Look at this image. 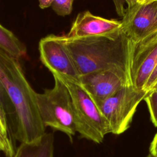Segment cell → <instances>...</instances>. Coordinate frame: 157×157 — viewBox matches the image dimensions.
<instances>
[{
    "instance_id": "44dd1931",
    "label": "cell",
    "mask_w": 157,
    "mask_h": 157,
    "mask_svg": "<svg viewBox=\"0 0 157 157\" xmlns=\"http://www.w3.org/2000/svg\"><path fill=\"white\" fill-rule=\"evenodd\" d=\"M147 157H156V156H153V155H151V153H149V154L147 155Z\"/></svg>"
},
{
    "instance_id": "3957f363",
    "label": "cell",
    "mask_w": 157,
    "mask_h": 157,
    "mask_svg": "<svg viewBox=\"0 0 157 157\" xmlns=\"http://www.w3.org/2000/svg\"><path fill=\"white\" fill-rule=\"evenodd\" d=\"M67 88L71 97L76 128L82 138L101 144L110 133L109 124L96 104L81 85L79 81L53 74Z\"/></svg>"
},
{
    "instance_id": "9a60e30c",
    "label": "cell",
    "mask_w": 157,
    "mask_h": 157,
    "mask_svg": "<svg viewBox=\"0 0 157 157\" xmlns=\"http://www.w3.org/2000/svg\"><path fill=\"white\" fill-rule=\"evenodd\" d=\"M0 107L6 112L9 111L11 107L10 102L5 93L3 88L0 84Z\"/></svg>"
},
{
    "instance_id": "2e32d148",
    "label": "cell",
    "mask_w": 157,
    "mask_h": 157,
    "mask_svg": "<svg viewBox=\"0 0 157 157\" xmlns=\"http://www.w3.org/2000/svg\"><path fill=\"white\" fill-rule=\"evenodd\" d=\"M157 82V64L154 69L153 71L151 74L149 78L148 79L145 86L144 87V90L149 92L154 86L155 84Z\"/></svg>"
},
{
    "instance_id": "8992f818",
    "label": "cell",
    "mask_w": 157,
    "mask_h": 157,
    "mask_svg": "<svg viewBox=\"0 0 157 157\" xmlns=\"http://www.w3.org/2000/svg\"><path fill=\"white\" fill-rule=\"evenodd\" d=\"M122 29L128 37L138 44L157 34V1L136 4L123 13Z\"/></svg>"
},
{
    "instance_id": "6da1fadb",
    "label": "cell",
    "mask_w": 157,
    "mask_h": 157,
    "mask_svg": "<svg viewBox=\"0 0 157 157\" xmlns=\"http://www.w3.org/2000/svg\"><path fill=\"white\" fill-rule=\"evenodd\" d=\"M81 76L104 70L125 74L131 79V67L136 49L123 29L113 34L69 39L58 36Z\"/></svg>"
},
{
    "instance_id": "d6986e66",
    "label": "cell",
    "mask_w": 157,
    "mask_h": 157,
    "mask_svg": "<svg viewBox=\"0 0 157 157\" xmlns=\"http://www.w3.org/2000/svg\"><path fill=\"white\" fill-rule=\"evenodd\" d=\"M135 1L139 4H146L157 1V0H135Z\"/></svg>"
},
{
    "instance_id": "7402d4cb",
    "label": "cell",
    "mask_w": 157,
    "mask_h": 157,
    "mask_svg": "<svg viewBox=\"0 0 157 157\" xmlns=\"http://www.w3.org/2000/svg\"><path fill=\"white\" fill-rule=\"evenodd\" d=\"M156 87H157V82H156V83H155V85H154V86H153V88H152V89H151V90H153V89H154V88H156ZM151 90H150V91H151Z\"/></svg>"
},
{
    "instance_id": "5bb4252c",
    "label": "cell",
    "mask_w": 157,
    "mask_h": 157,
    "mask_svg": "<svg viewBox=\"0 0 157 157\" xmlns=\"http://www.w3.org/2000/svg\"><path fill=\"white\" fill-rule=\"evenodd\" d=\"M74 0H53L52 8L55 13L62 17L69 15L72 11Z\"/></svg>"
},
{
    "instance_id": "ac0fdd59",
    "label": "cell",
    "mask_w": 157,
    "mask_h": 157,
    "mask_svg": "<svg viewBox=\"0 0 157 157\" xmlns=\"http://www.w3.org/2000/svg\"><path fill=\"white\" fill-rule=\"evenodd\" d=\"M53 1V0H39V7L42 9H47L52 6Z\"/></svg>"
},
{
    "instance_id": "5b68a950",
    "label": "cell",
    "mask_w": 157,
    "mask_h": 157,
    "mask_svg": "<svg viewBox=\"0 0 157 157\" xmlns=\"http://www.w3.org/2000/svg\"><path fill=\"white\" fill-rule=\"evenodd\" d=\"M147 93L128 83L96 104L109 124L110 132L118 135L129 128L138 105Z\"/></svg>"
},
{
    "instance_id": "9c48e42d",
    "label": "cell",
    "mask_w": 157,
    "mask_h": 157,
    "mask_svg": "<svg viewBox=\"0 0 157 157\" xmlns=\"http://www.w3.org/2000/svg\"><path fill=\"white\" fill-rule=\"evenodd\" d=\"M157 64V34L136 45L131 67L132 83L139 90L145 84Z\"/></svg>"
},
{
    "instance_id": "8fae6325",
    "label": "cell",
    "mask_w": 157,
    "mask_h": 157,
    "mask_svg": "<svg viewBox=\"0 0 157 157\" xmlns=\"http://www.w3.org/2000/svg\"><path fill=\"white\" fill-rule=\"evenodd\" d=\"M12 157H54V136L46 132L37 139L21 142Z\"/></svg>"
},
{
    "instance_id": "ba28073f",
    "label": "cell",
    "mask_w": 157,
    "mask_h": 157,
    "mask_svg": "<svg viewBox=\"0 0 157 157\" xmlns=\"http://www.w3.org/2000/svg\"><path fill=\"white\" fill-rule=\"evenodd\" d=\"M79 82L96 104L113 95L124 85L132 83L129 77L112 70L100 71L81 76Z\"/></svg>"
},
{
    "instance_id": "30bf717a",
    "label": "cell",
    "mask_w": 157,
    "mask_h": 157,
    "mask_svg": "<svg viewBox=\"0 0 157 157\" xmlns=\"http://www.w3.org/2000/svg\"><path fill=\"white\" fill-rule=\"evenodd\" d=\"M121 21L106 19L86 10L79 13L64 36L69 39L108 36L122 29Z\"/></svg>"
},
{
    "instance_id": "7c38bea8",
    "label": "cell",
    "mask_w": 157,
    "mask_h": 157,
    "mask_svg": "<svg viewBox=\"0 0 157 157\" xmlns=\"http://www.w3.org/2000/svg\"><path fill=\"white\" fill-rule=\"evenodd\" d=\"M0 48L20 59L26 55V46L10 30L0 24Z\"/></svg>"
},
{
    "instance_id": "7a4b0ae2",
    "label": "cell",
    "mask_w": 157,
    "mask_h": 157,
    "mask_svg": "<svg viewBox=\"0 0 157 157\" xmlns=\"http://www.w3.org/2000/svg\"><path fill=\"white\" fill-rule=\"evenodd\" d=\"M0 84L15 113V137L21 142L36 140L45 133L37 108L36 92L27 80L18 59L0 48Z\"/></svg>"
},
{
    "instance_id": "ffe728a7",
    "label": "cell",
    "mask_w": 157,
    "mask_h": 157,
    "mask_svg": "<svg viewBox=\"0 0 157 157\" xmlns=\"http://www.w3.org/2000/svg\"><path fill=\"white\" fill-rule=\"evenodd\" d=\"M123 1L127 4L128 9L131 8V7H132L133 6H134L135 4H137V2H136L135 0H123Z\"/></svg>"
},
{
    "instance_id": "277c9868",
    "label": "cell",
    "mask_w": 157,
    "mask_h": 157,
    "mask_svg": "<svg viewBox=\"0 0 157 157\" xmlns=\"http://www.w3.org/2000/svg\"><path fill=\"white\" fill-rule=\"evenodd\" d=\"M53 78L52 88L36 93L39 113L45 128L61 131L72 141L77 132L71 97L64 84L55 76Z\"/></svg>"
},
{
    "instance_id": "52a82bcc",
    "label": "cell",
    "mask_w": 157,
    "mask_h": 157,
    "mask_svg": "<svg viewBox=\"0 0 157 157\" xmlns=\"http://www.w3.org/2000/svg\"><path fill=\"white\" fill-rule=\"evenodd\" d=\"M40 59L52 74H59L79 81L80 75L63 43L58 36L48 35L39 42Z\"/></svg>"
},
{
    "instance_id": "e0dca14e",
    "label": "cell",
    "mask_w": 157,
    "mask_h": 157,
    "mask_svg": "<svg viewBox=\"0 0 157 157\" xmlns=\"http://www.w3.org/2000/svg\"><path fill=\"white\" fill-rule=\"evenodd\" d=\"M150 153L157 157V132L155 134L153 139L152 140L149 148Z\"/></svg>"
},
{
    "instance_id": "4fadbf2b",
    "label": "cell",
    "mask_w": 157,
    "mask_h": 157,
    "mask_svg": "<svg viewBox=\"0 0 157 157\" xmlns=\"http://www.w3.org/2000/svg\"><path fill=\"white\" fill-rule=\"evenodd\" d=\"M144 100L147 103L151 121L157 127V87L148 92Z\"/></svg>"
}]
</instances>
